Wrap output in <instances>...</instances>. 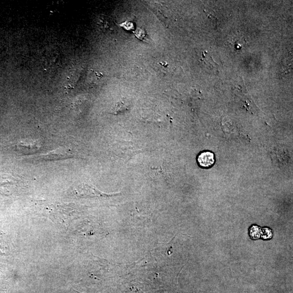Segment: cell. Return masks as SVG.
Here are the masks:
<instances>
[{
  "instance_id": "7a4b0ae2",
  "label": "cell",
  "mask_w": 293,
  "mask_h": 293,
  "mask_svg": "<svg viewBox=\"0 0 293 293\" xmlns=\"http://www.w3.org/2000/svg\"><path fill=\"white\" fill-rule=\"evenodd\" d=\"M198 162L202 168L212 167L215 163V155L210 152H202L198 157Z\"/></svg>"
},
{
  "instance_id": "277c9868",
  "label": "cell",
  "mask_w": 293,
  "mask_h": 293,
  "mask_svg": "<svg viewBox=\"0 0 293 293\" xmlns=\"http://www.w3.org/2000/svg\"><path fill=\"white\" fill-rule=\"evenodd\" d=\"M100 22L99 24H100L99 26L101 29L108 31V30H111L113 27V21L109 17L102 16L100 19Z\"/></svg>"
},
{
  "instance_id": "5b68a950",
  "label": "cell",
  "mask_w": 293,
  "mask_h": 293,
  "mask_svg": "<svg viewBox=\"0 0 293 293\" xmlns=\"http://www.w3.org/2000/svg\"><path fill=\"white\" fill-rule=\"evenodd\" d=\"M249 232L252 239H258L261 237L262 229L257 225H253L250 228Z\"/></svg>"
},
{
  "instance_id": "6da1fadb",
  "label": "cell",
  "mask_w": 293,
  "mask_h": 293,
  "mask_svg": "<svg viewBox=\"0 0 293 293\" xmlns=\"http://www.w3.org/2000/svg\"><path fill=\"white\" fill-rule=\"evenodd\" d=\"M73 155L69 148L60 147L46 154L24 157V161L43 162L65 160L72 158Z\"/></svg>"
},
{
  "instance_id": "8992f818",
  "label": "cell",
  "mask_w": 293,
  "mask_h": 293,
  "mask_svg": "<svg viewBox=\"0 0 293 293\" xmlns=\"http://www.w3.org/2000/svg\"><path fill=\"white\" fill-rule=\"evenodd\" d=\"M273 234L271 229L268 228L262 229L261 237L264 239H269L272 237Z\"/></svg>"
},
{
  "instance_id": "3957f363",
  "label": "cell",
  "mask_w": 293,
  "mask_h": 293,
  "mask_svg": "<svg viewBox=\"0 0 293 293\" xmlns=\"http://www.w3.org/2000/svg\"><path fill=\"white\" fill-rule=\"evenodd\" d=\"M17 148L20 152L25 153L33 152V150H36L38 147L36 143L33 144L31 142H21L17 145Z\"/></svg>"
}]
</instances>
